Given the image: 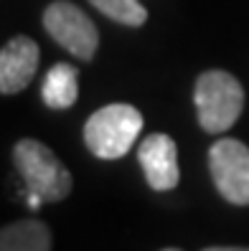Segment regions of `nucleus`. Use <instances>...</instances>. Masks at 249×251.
Listing matches in <instances>:
<instances>
[{"mask_svg":"<svg viewBox=\"0 0 249 251\" xmlns=\"http://www.w3.org/2000/svg\"><path fill=\"white\" fill-rule=\"evenodd\" d=\"M13 160L26 183L28 196H38L43 203H58L71 193V173L43 142L18 140L13 147Z\"/></svg>","mask_w":249,"mask_h":251,"instance_id":"obj_1","label":"nucleus"},{"mask_svg":"<svg viewBox=\"0 0 249 251\" xmlns=\"http://www.w3.org/2000/svg\"><path fill=\"white\" fill-rule=\"evenodd\" d=\"M196 114L203 132H226L244 109V89L229 71L211 69L196 79Z\"/></svg>","mask_w":249,"mask_h":251,"instance_id":"obj_2","label":"nucleus"},{"mask_svg":"<svg viewBox=\"0 0 249 251\" xmlns=\"http://www.w3.org/2000/svg\"><path fill=\"white\" fill-rule=\"evenodd\" d=\"M142 129V114L130 104H107L84 125V142L102 160H117L130 152Z\"/></svg>","mask_w":249,"mask_h":251,"instance_id":"obj_3","label":"nucleus"},{"mask_svg":"<svg viewBox=\"0 0 249 251\" xmlns=\"http://www.w3.org/2000/svg\"><path fill=\"white\" fill-rule=\"evenodd\" d=\"M43 25L58 46H64L79 61H92L94 58L99 46V33L92 18L79 5L56 0L43 13Z\"/></svg>","mask_w":249,"mask_h":251,"instance_id":"obj_4","label":"nucleus"},{"mask_svg":"<svg viewBox=\"0 0 249 251\" xmlns=\"http://www.w3.org/2000/svg\"><path fill=\"white\" fill-rule=\"evenodd\" d=\"M209 170L216 190L231 205H249V147L224 137L211 145Z\"/></svg>","mask_w":249,"mask_h":251,"instance_id":"obj_5","label":"nucleus"},{"mask_svg":"<svg viewBox=\"0 0 249 251\" xmlns=\"http://www.w3.org/2000/svg\"><path fill=\"white\" fill-rule=\"evenodd\" d=\"M138 160L145 173V180L153 190H173L178 185V147L168 135L155 132V135L145 137L138 147Z\"/></svg>","mask_w":249,"mask_h":251,"instance_id":"obj_6","label":"nucleus"},{"mask_svg":"<svg viewBox=\"0 0 249 251\" xmlns=\"http://www.w3.org/2000/svg\"><path fill=\"white\" fill-rule=\"evenodd\" d=\"M38 46L33 38L16 36L0 51V92L18 94L31 84L38 69Z\"/></svg>","mask_w":249,"mask_h":251,"instance_id":"obj_7","label":"nucleus"},{"mask_svg":"<svg viewBox=\"0 0 249 251\" xmlns=\"http://www.w3.org/2000/svg\"><path fill=\"white\" fill-rule=\"evenodd\" d=\"M0 251H51V231L36 218L8 224L0 233Z\"/></svg>","mask_w":249,"mask_h":251,"instance_id":"obj_8","label":"nucleus"},{"mask_svg":"<svg viewBox=\"0 0 249 251\" xmlns=\"http://www.w3.org/2000/svg\"><path fill=\"white\" fill-rule=\"evenodd\" d=\"M79 71L71 64H56L49 69L46 79L41 86V97L51 109H66L77 101L79 97Z\"/></svg>","mask_w":249,"mask_h":251,"instance_id":"obj_9","label":"nucleus"},{"mask_svg":"<svg viewBox=\"0 0 249 251\" xmlns=\"http://www.w3.org/2000/svg\"><path fill=\"white\" fill-rule=\"evenodd\" d=\"M89 3L99 13H105L107 18L122 23V25L138 28L148 21V10H145L138 0H89Z\"/></svg>","mask_w":249,"mask_h":251,"instance_id":"obj_10","label":"nucleus"},{"mask_svg":"<svg viewBox=\"0 0 249 251\" xmlns=\"http://www.w3.org/2000/svg\"><path fill=\"white\" fill-rule=\"evenodd\" d=\"M203 251H249V246H209Z\"/></svg>","mask_w":249,"mask_h":251,"instance_id":"obj_11","label":"nucleus"},{"mask_svg":"<svg viewBox=\"0 0 249 251\" xmlns=\"http://www.w3.org/2000/svg\"><path fill=\"white\" fill-rule=\"evenodd\" d=\"M163 251H181V249H163Z\"/></svg>","mask_w":249,"mask_h":251,"instance_id":"obj_12","label":"nucleus"}]
</instances>
